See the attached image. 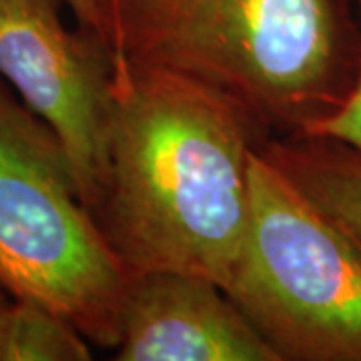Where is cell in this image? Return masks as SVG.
<instances>
[{"instance_id":"cell-1","label":"cell","mask_w":361,"mask_h":361,"mask_svg":"<svg viewBox=\"0 0 361 361\" xmlns=\"http://www.w3.org/2000/svg\"><path fill=\"white\" fill-rule=\"evenodd\" d=\"M259 142L211 92L115 56L106 171L90 215L127 277L185 271L227 285Z\"/></svg>"},{"instance_id":"cell-2","label":"cell","mask_w":361,"mask_h":361,"mask_svg":"<svg viewBox=\"0 0 361 361\" xmlns=\"http://www.w3.org/2000/svg\"><path fill=\"white\" fill-rule=\"evenodd\" d=\"M103 13L115 56L211 92L261 142L311 135L360 73L349 0H103Z\"/></svg>"},{"instance_id":"cell-3","label":"cell","mask_w":361,"mask_h":361,"mask_svg":"<svg viewBox=\"0 0 361 361\" xmlns=\"http://www.w3.org/2000/svg\"><path fill=\"white\" fill-rule=\"evenodd\" d=\"M127 281L80 199L65 145L0 78V285L115 349Z\"/></svg>"},{"instance_id":"cell-4","label":"cell","mask_w":361,"mask_h":361,"mask_svg":"<svg viewBox=\"0 0 361 361\" xmlns=\"http://www.w3.org/2000/svg\"><path fill=\"white\" fill-rule=\"evenodd\" d=\"M245 237L223 291L279 361H361V257L257 149Z\"/></svg>"},{"instance_id":"cell-5","label":"cell","mask_w":361,"mask_h":361,"mask_svg":"<svg viewBox=\"0 0 361 361\" xmlns=\"http://www.w3.org/2000/svg\"><path fill=\"white\" fill-rule=\"evenodd\" d=\"M65 0H0V78L65 145L89 211L103 191L115 51L66 28Z\"/></svg>"},{"instance_id":"cell-6","label":"cell","mask_w":361,"mask_h":361,"mask_svg":"<svg viewBox=\"0 0 361 361\" xmlns=\"http://www.w3.org/2000/svg\"><path fill=\"white\" fill-rule=\"evenodd\" d=\"M116 361H279L223 287L185 271L130 275Z\"/></svg>"},{"instance_id":"cell-7","label":"cell","mask_w":361,"mask_h":361,"mask_svg":"<svg viewBox=\"0 0 361 361\" xmlns=\"http://www.w3.org/2000/svg\"><path fill=\"white\" fill-rule=\"evenodd\" d=\"M257 153L348 237L361 257V151L322 135H301L259 142Z\"/></svg>"},{"instance_id":"cell-8","label":"cell","mask_w":361,"mask_h":361,"mask_svg":"<svg viewBox=\"0 0 361 361\" xmlns=\"http://www.w3.org/2000/svg\"><path fill=\"white\" fill-rule=\"evenodd\" d=\"M89 339L61 313L11 299L0 313V361H89Z\"/></svg>"},{"instance_id":"cell-9","label":"cell","mask_w":361,"mask_h":361,"mask_svg":"<svg viewBox=\"0 0 361 361\" xmlns=\"http://www.w3.org/2000/svg\"><path fill=\"white\" fill-rule=\"evenodd\" d=\"M357 8H360L361 25V0H357ZM311 135H322V137L337 139V141L348 142L351 147H355L357 151H361V63L355 87L351 90L345 104L337 111L336 115L329 116L327 121H323Z\"/></svg>"},{"instance_id":"cell-10","label":"cell","mask_w":361,"mask_h":361,"mask_svg":"<svg viewBox=\"0 0 361 361\" xmlns=\"http://www.w3.org/2000/svg\"><path fill=\"white\" fill-rule=\"evenodd\" d=\"M65 2L68 4V8L73 11V14L77 16L78 26H82V28H87V30L106 40V25H104L101 0H65Z\"/></svg>"},{"instance_id":"cell-11","label":"cell","mask_w":361,"mask_h":361,"mask_svg":"<svg viewBox=\"0 0 361 361\" xmlns=\"http://www.w3.org/2000/svg\"><path fill=\"white\" fill-rule=\"evenodd\" d=\"M11 299H13V297L8 295V291L0 285V313H2V310H4L8 303H11Z\"/></svg>"},{"instance_id":"cell-12","label":"cell","mask_w":361,"mask_h":361,"mask_svg":"<svg viewBox=\"0 0 361 361\" xmlns=\"http://www.w3.org/2000/svg\"><path fill=\"white\" fill-rule=\"evenodd\" d=\"M101 8H103V0H101ZM104 14V13H103Z\"/></svg>"}]
</instances>
